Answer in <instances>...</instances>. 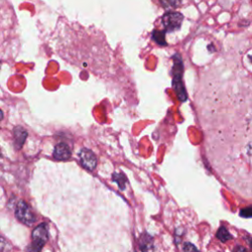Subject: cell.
Segmentation results:
<instances>
[{"instance_id":"5","label":"cell","mask_w":252,"mask_h":252,"mask_svg":"<svg viewBox=\"0 0 252 252\" xmlns=\"http://www.w3.org/2000/svg\"><path fill=\"white\" fill-rule=\"evenodd\" d=\"M79 159H80L81 166L89 172H93V171H94V169L97 168V165H98L97 157L94 154V152H92L89 149L84 148L80 151Z\"/></svg>"},{"instance_id":"14","label":"cell","mask_w":252,"mask_h":252,"mask_svg":"<svg viewBox=\"0 0 252 252\" xmlns=\"http://www.w3.org/2000/svg\"><path fill=\"white\" fill-rule=\"evenodd\" d=\"M182 252H199V250L194 244L190 242H186L182 247Z\"/></svg>"},{"instance_id":"1","label":"cell","mask_w":252,"mask_h":252,"mask_svg":"<svg viewBox=\"0 0 252 252\" xmlns=\"http://www.w3.org/2000/svg\"><path fill=\"white\" fill-rule=\"evenodd\" d=\"M182 74H183V64L181 58L178 54H175L173 57V86L177 94L179 101L184 102L187 99V94L185 91V87L182 82Z\"/></svg>"},{"instance_id":"2","label":"cell","mask_w":252,"mask_h":252,"mask_svg":"<svg viewBox=\"0 0 252 252\" xmlns=\"http://www.w3.org/2000/svg\"><path fill=\"white\" fill-rule=\"evenodd\" d=\"M48 240L47 225L43 223L32 232V242L27 247L29 252H41L47 241Z\"/></svg>"},{"instance_id":"18","label":"cell","mask_w":252,"mask_h":252,"mask_svg":"<svg viewBox=\"0 0 252 252\" xmlns=\"http://www.w3.org/2000/svg\"><path fill=\"white\" fill-rule=\"evenodd\" d=\"M250 247H251V249H252V239H250Z\"/></svg>"},{"instance_id":"8","label":"cell","mask_w":252,"mask_h":252,"mask_svg":"<svg viewBox=\"0 0 252 252\" xmlns=\"http://www.w3.org/2000/svg\"><path fill=\"white\" fill-rule=\"evenodd\" d=\"M139 248L142 252H153L154 251V239L147 233L142 234L138 238Z\"/></svg>"},{"instance_id":"9","label":"cell","mask_w":252,"mask_h":252,"mask_svg":"<svg viewBox=\"0 0 252 252\" xmlns=\"http://www.w3.org/2000/svg\"><path fill=\"white\" fill-rule=\"evenodd\" d=\"M216 236H217V237H218L220 241H222V242H227V241H229V240H231V239L233 238V236H232V235L230 234V232H229L226 228H224V227L220 228V229L218 230Z\"/></svg>"},{"instance_id":"13","label":"cell","mask_w":252,"mask_h":252,"mask_svg":"<svg viewBox=\"0 0 252 252\" xmlns=\"http://www.w3.org/2000/svg\"><path fill=\"white\" fill-rule=\"evenodd\" d=\"M11 250V244L0 236V252H9Z\"/></svg>"},{"instance_id":"17","label":"cell","mask_w":252,"mask_h":252,"mask_svg":"<svg viewBox=\"0 0 252 252\" xmlns=\"http://www.w3.org/2000/svg\"><path fill=\"white\" fill-rule=\"evenodd\" d=\"M3 117H4V115H3V111L0 110V121H1L2 119H3Z\"/></svg>"},{"instance_id":"11","label":"cell","mask_w":252,"mask_h":252,"mask_svg":"<svg viewBox=\"0 0 252 252\" xmlns=\"http://www.w3.org/2000/svg\"><path fill=\"white\" fill-rule=\"evenodd\" d=\"M153 39L158 45H160V46H166L167 45L165 34H164V32H162V31L155 30L153 32Z\"/></svg>"},{"instance_id":"6","label":"cell","mask_w":252,"mask_h":252,"mask_svg":"<svg viewBox=\"0 0 252 252\" xmlns=\"http://www.w3.org/2000/svg\"><path fill=\"white\" fill-rule=\"evenodd\" d=\"M53 158L56 161H67L71 158V150L66 143H58L53 150Z\"/></svg>"},{"instance_id":"10","label":"cell","mask_w":252,"mask_h":252,"mask_svg":"<svg viewBox=\"0 0 252 252\" xmlns=\"http://www.w3.org/2000/svg\"><path fill=\"white\" fill-rule=\"evenodd\" d=\"M159 1L164 8L170 10L178 7L181 4L182 0H159Z\"/></svg>"},{"instance_id":"19","label":"cell","mask_w":252,"mask_h":252,"mask_svg":"<svg viewBox=\"0 0 252 252\" xmlns=\"http://www.w3.org/2000/svg\"><path fill=\"white\" fill-rule=\"evenodd\" d=\"M0 65H1V63H0Z\"/></svg>"},{"instance_id":"15","label":"cell","mask_w":252,"mask_h":252,"mask_svg":"<svg viewBox=\"0 0 252 252\" xmlns=\"http://www.w3.org/2000/svg\"><path fill=\"white\" fill-rule=\"evenodd\" d=\"M240 216L243 218H252V206L240 210Z\"/></svg>"},{"instance_id":"4","label":"cell","mask_w":252,"mask_h":252,"mask_svg":"<svg viewBox=\"0 0 252 252\" xmlns=\"http://www.w3.org/2000/svg\"><path fill=\"white\" fill-rule=\"evenodd\" d=\"M182 22H183V15L175 11L167 12L162 18L163 26L165 30L168 32H174L178 30L181 27Z\"/></svg>"},{"instance_id":"7","label":"cell","mask_w":252,"mask_h":252,"mask_svg":"<svg viewBox=\"0 0 252 252\" xmlns=\"http://www.w3.org/2000/svg\"><path fill=\"white\" fill-rule=\"evenodd\" d=\"M13 136H14V147L16 150H21L23 145L26 142V139L28 137L27 130L22 127V126H16L13 130Z\"/></svg>"},{"instance_id":"3","label":"cell","mask_w":252,"mask_h":252,"mask_svg":"<svg viewBox=\"0 0 252 252\" xmlns=\"http://www.w3.org/2000/svg\"><path fill=\"white\" fill-rule=\"evenodd\" d=\"M15 215L16 218L20 220L21 223L28 227H32L37 220V217L33 210L31 209V207L28 205L27 202L25 201H19L18 204L16 205L15 209Z\"/></svg>"},{"instance_id":"12","label":"cell","mask_w":252,"mask_h":252,"mask_svg":"<svg viewBox=\"0 0 252 252\" xmlns=\"http://www.w3.org/2000/svg\"><path fill=\"white\" fill-rule=\"evenodd\" d=\"M112 179H113V181H115L117 183V185L119 186L121 190H123V189L125 188L126 182H127V178H126V176L123 173H115L112 174Z\"/></svg>"},{"instance_id":"16","label":"cell","mask_w":252,"mask_h":252,"mask_svg":"<svg viewBox=\"0 0 252 252\" xmlns=\"http://www.w3.org/2000/svg\"><path fill=\"white\" fill-rule=\"evenodd\" d=\"M236 252H247V251H246V249L243 248L242 246H238V247H236Z\"/></svg>"}]
</instances>
